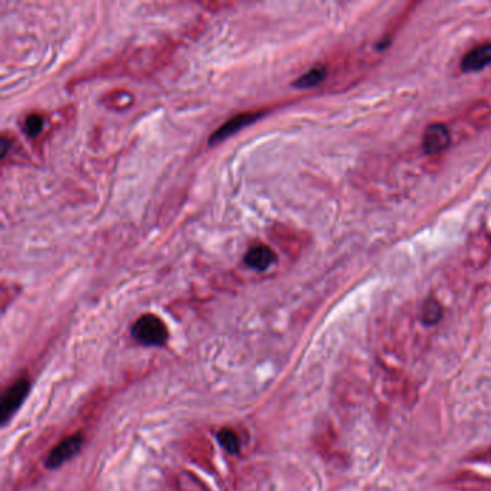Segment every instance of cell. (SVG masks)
I'll use <instances>...</instances> for the list:
<instances>
[{"instance_id":"cell-1","label":"cell","mask_w":491,"mask_h":491,"mask_svg":"<svg viewBox=\"0 0 491 491\" xmlns=\"http://www.w3.org/2000/svg\"><path fill=\"white\" fill-rule=\"evenodd\" d=\"M134 339L146 346H162L167 340V327L163 321L153 314H144L133 326Z\"/></svg>"},{"instance_id":"cell-2","label":"cell","mask_w":491,"mask_h":491,"mask_svg":"<svg viewBox=\"0 0 491 491\" xmlns=\"http://www.w3.org/2000/svg\"><path fill=\"white\" fill-rule=\"evenodd\" d=\"M491 258V234L485 228H479L470 235L466 248L467 264L474 268H483Z\"/></svg>"},{"instance_id":"cell-3","label":"cell","mask_w":491,"mask_h":491,"mask_svg":"<svg viewBox=\"0 0 491 491\" xmlns=\"http://www.w3.org/2000/svg\"><path fill=\"white\" fill-rule=\"evenodd\" d=\"M452 143V131L444 122H433L422 134V150L425 155L437 157L441 156Z\"/></svg>"},{"instance_id":"cell-4","label":"cell","mask_w":491,"mask_h":491,"mask_svg":"<svg viewBox=\"0 0 491 491\" xmlns=\"http://www.w3.org/2000/svg\"><path fill=\"white\" fill-rule=\"evenodd\" d=\"M28 392H29V382L26 379L14 382L13 385L5 392L2 404H0V419H2L3 424H6L13 413L19 409V406L25 401Z\"/></svg>"},{"instance_id":"cell-5","label":"cell","mask_w":491,"mask_h":491,"mask_svg":"<svg viewBox=\"0 0 491 491\" xmlns=\"http://www.w3.org/2000/svg\"><path fill=\"white\" fill-rule=\"evenodd\" d=\"M84 437L83 434H74L64 439L61 444H58L56 447L51 451L48 459H47V467L48 468H56L59 466H63L67 463L68 459H71L76 452H78L83 447Z\"/></svg>"},{"instance_id":"cell-6","label":"cell","mask_w":491,"mask_h":491,"mask_svg":"<svg viewBox=\"0 0 491 491\" xmlns=\"http://www.w3.org/2000/svg\"><path fill=\"white\" fill-rule=\"evenodd\" d=\"M491 64V42H481L470 50L463 61L461 69L464 72H477Z\"/></svg>"},{"instance_id":"cell-7","label":"cell","mask_w":491,"mask_h":491,"mask_svg":"<svg viewBox=\"0 0 491 491\" xmlns=\"http://www.w3.org/2000/svg\"><path fill=\"white\" fill-rule=\"evenodd\" d=\"M258 117H259L258 113H242V114L235 116L234 118L226 121L225 124H223L217 133H215V134L212 135L210 143L215 144V143H219V142L225 140L226 137L232 135V134H235L238 130L243 129L245 126L251 124V122L255 121Z\"/></svg>"},{"instance_id":"cell-8","label":"cell","mask_w":491,"mask_h":491,"mask_svg":"<svg viewBox=\"0 0 491 491\" xmlns=\"http://www.w3.org/2000/svg\"><path fill=\"white\" fill-rule=\"evenodd\" d=\"M275 259H277V257H275V252L270 247H267V245H257V247L248 251L247 257H245V263L257 271H265L275 263Z\"/></svg>"},{"instance_id":"cell-9","label":"cell","mask_w":491,"mask_h":491,"mask_svg":"<svg viewBox=\"0 0 491 491\" xmlns=\"http://www.w3.org/2000/svg\"><path fill=\"white\" fill-rule=\"evenodd\" d=\"M327 74H329V69L326 65H321V64L316 65L300 76V78L296 81V87L313 88V87L318 85L320 83H323L326 80Z\"/></svg>"},{"instance_id":"cell-10","label":"cell","mask_w":491,"mask_h":491,"mask_svg":"<svg viewBox=\"0 0 491 491\" xmlns=\"http://www.w3.org/2000/svg\"><path fill=\"white\" fill-rule=\"evenodd\" d=\"M444 310L442 305L437 298H428L425 300L422 305V321L428 326H434L439 323V320L442 318Z\"/></svg>"},{"instance_id":"cell-11","label":"cell","mask_w":491,"mask_h":491,"mask_svg":"<svg viewBox=\"0 0 491 491\" xmlns=\"http://www.w3.org/2000/svg\"><path fill=\"white\" fill-rule=\"evenodd\" d=\"M218 441L228 452H231V454L239 452V441L232 429H228V428L221 429V431L218 433Z\"/></svg>"},{"instance_id":"cell-12","label":"cell","mask_w":491,"mask_h":491,"mask_svg":"<svg viewBox=\"0 0 491 491\" xmlns=\"http://www.w3.org/2000/svg\"><path fill=\"white\" fill-rule=\"evenodd\" d=\"M42 126H43V120L42 117L34 114V116H30L26 118V122H25V130L29 135H38L42 130Z\"/></svg>"}]
</instances>
